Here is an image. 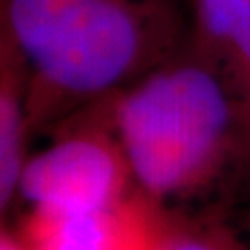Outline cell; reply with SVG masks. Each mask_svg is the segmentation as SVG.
I'll return each instance as SVG.
<instances>
[{
    "mask_svg": "<svg viewBox=\"0 0 250 250\" xmlns=\"http://www.w3.org/2000/svg\"><path fill=\"white\" fill-rule=\"evenodd\" d=\"M188 4V43L213 63L233 93L250 156V0Z\"/></svg>",
    "mask_w": 250,
    "mask_h": 250,
    "instance_id": "obj_5",
    "label": "cell"
},
{
    "mask_svg": "<svg viewBox=\"0 0 250 250\" xmlns=\"http://www.w3.org/2000/svg\"><path fill=\"white\" fill-rule=\"evenodd\" d=\"M28 132L26 72L6 37L0 41V213L19 193Z\"/></svg>",
    "mask_w": 250,
    "mask_h": 250,
    "instance_id": "obj_6",
    "label": "cell"
},
{
    "mask_svg": "<svg viewBox=\"0 0 250 250\" xmlns=\"http://www.w3.org/2000/svg\"><path fill=\"white\" fill-rule=\"evenodd\" d=\"M0 250H26L24 247H21L17 241L9 239L8 235L0 233Z\"/></svg>",
    "mask_w": 250,
    "mask_h": 250,
    "instance_id": "obj_8",
    "label": "cell"
},
{
    "mask_svg": "<svg viewBox=\"0 0 250 250\" xmlns=\"http://www.w3.org/2000/svg\"><path fill=\"white\" fill-rule=\"evenodd\" d=\"M154 250H241L224 235L209 230L170 226L163 223Z\"/></svg>",
    "mask_w": 250,
    "mask_h": 250,
    "instance_id": "obj_7",
    "label": "cell"
},
{
    "mask_svg": "<svg viewBox=\"0 0 250 250\" xmlns=\"http://www.w3.org/2000/svg\"><path fill=\"white\" fill-rule=\"evenodd\" d=\"M106 100L93 106L85 123L65 128L52 145L26 160L19 195L34 211L91 213L130 197L135 182L113 134Z\"/></svg>",
    "mask_w": 250,
    "mask_h": 250,
    "instance_id": "obj_3",
    "label": "cell"
},
{
    "mask_svg": "<svg viewBox=\"0 0 250 250\" xmlns=\"http://www.w3.org/2000/svg\"><path fill=\"white\" fill-rule=\"evenodd\" d=\"M156 202L139 195L91 213H34L32 250H154L163 226Z\"/></svg>",
    "mask_w": 250,
    "mask_h": 250,
    "instance_id": "obj_4",
    "label": "cell"
},
{
    "mask_svg": "<svg viewBox=\"0 0 250 250\" xmlns=\"http://www.w3.org/2000/svg\"><path fill=\"white\" fill-rule=\"evenodd\" d=\"M2 21L26 72L30 130L117 95L189 34L176 0H2Z\"/></svg>",
    "mask_w": 250,
    "mask_h": 250,
    "instance_id": "obj_1",
    "label": "cell"
},
{
    "mask_svg": "<svg viewBox=\"0 0 250 250\" xmlns=\"http://www.w3.org/2000/svg\"><path fill=\"white\" fill-rule=\"evenodd\" d=\"M6 30H4V21H2V0H0V41L6 39Z\"/></svg>",
    "mask_w": 250,
    "mask_h": 250,
    "instance_id": "obj_9",
    "label": "cell"
},
{
    "mask_svg": "<svg viewBox=\"0 0 250 250\" xmlns=\"http://www.w3.org/2000/svg\"><path fill=\"white\" fill-rule=\"evenodd\" d=\"M106 106L135 188L156 204L208 186L237 148L249 154L233 93L188 41Z\"/></svg>",
    "mask_w": 250,
    "mask_h": 250,
    "instance_id": "obj_2",
    "label": "cell"
}]
</instances>
